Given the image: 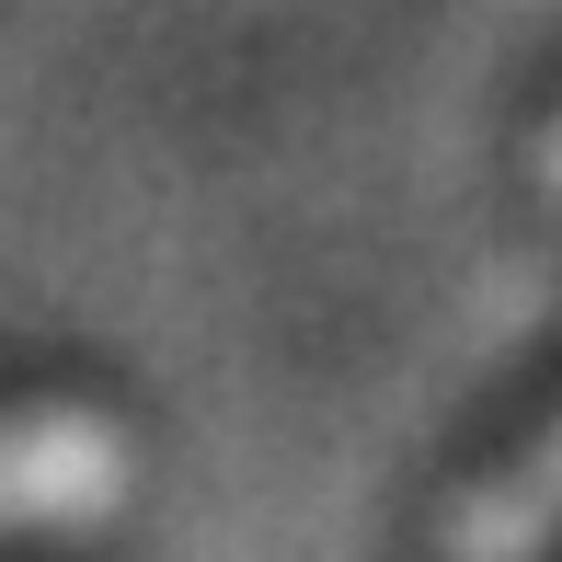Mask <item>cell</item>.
Masks as SVG:
<instances>
[{"instance_id": "cell-2", "label": "cell", "mask_w": 562, "mask_h": 562, "mask_svg": "<svg viewBox=\"0 0 562 562\" xmlns=\"http://www.w3.org/2000/svg\"><path fill=\"white\" fill-rule=\"evenodd\" d=\"M551 540H562V414L540 437H517L505 471H482L437 517V551H459V562H517V551H551Z\"/></svg>"}, {"instance_id": "cell-1", "label": "cell", "mask_w": 562, "mask_h": 562, "mask_svg": "<svg viewBox=\"0 0 562 562\" xmlns=\"http://www.w3.org/2000/svg\"><path fill=\"white\" fill-rule=\"evenodd\" d=\"M126 494V437L92 402H23L0 414V528H69Z\"/></svg>"}, {"instance_id": "cell-3", "label": "cell", "mask_w": 562, "mask_h": 562, "mask_svg": "<svg viewBox=\"0 0 562 562\" xmlns=\"http://www.w3.org/2000/svg\"><path fill=\"white\" fill-rule=\"evenodd\" d=\"M540 172H551V184H562V138H551V149H540Z\"/></svg>"}]
</instances>
